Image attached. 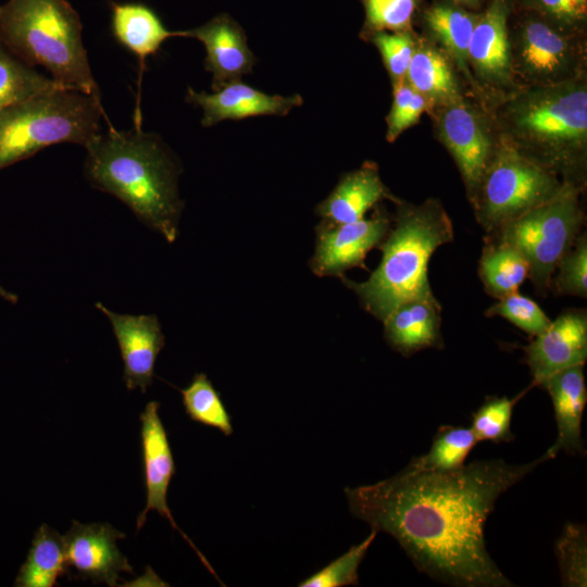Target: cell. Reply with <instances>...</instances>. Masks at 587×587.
<instances>
[{
	"instance_id": "obj_32",
	"label": "cell",
	"mask_w": 587,
	"mask_h": 587,
	"mask_svg": "<svg viewBox=\"0 0 587 587\" xmlns=\"http://www.w3.org/2000/svg\"><path fill=\"white\" fill-rule=\"evenodd\" d=\"M550 289L554 295L587 296V235L582 232L557 264Z\"/></svg>"
},
{
	"instance_id": "obj_33",
	"label": "cell",
	"mask_w": 587,
	"mask_h": 587,
	"mask_svg": "<svg viewBox=\"0 0 587 587\" xmlns=\"http://www.w3.org/2000/svg\"><path fill=\"white\" fill-rule=\"evenodd\" d=\"M377 532L370 535L359 545L352 546L346 553L328 565L302 580L300 587H341L358 584V569L364 559Z\"/></svg>"
},
{
	"instance_id": "obj_35",
	"label": "cell",
	"mask_w": 587,
	"mask_h": 587,
	"mask_svg": "<svg viewBox=\"0 0 587 587\" xmlns=\"http://www.w3.org/2000/svg\"><path fill=\"white\" fill-rule=\"evenodd\" d=\"M485 315L502 316L533 337L545 330L551 322L533 299L519 292L498 299L486 310Z\"/></svg>"
},
{
	"instance_id": "obj_7",
	"label": "cell",
	"mask_w": 587,
	"mask_h": 587,
	"mask_svg": "<svg viewBox=\"0 0 587 587\" xmlns=\"http://www.w3.org/2000/svg\"><path fill=\"white\" fill-rule=\"evenodd\" d=\"M565 184L499 136L491 159L469 200L478 224L485 233H490L551 200Z\"/></svg>"
},
{
	"instance_id": "obj_3",
	"label": "cell",
	"mask_w": 587,
	"mask_h": 587,
	"mask_svg": "<svg viewBox=\"0 0 587 587\" xmlns=\"http://www.w3.org/2000/svg\"><path fill=\"white\" fill-rule=\"evenodd\" d=\"M85 149V176L91 186L116 197L143 224L175 241L183 209L178 167L160 136L141 127L110 126Z\"/></svg>"
},
{
	"instance_id": "obj_24",
	"label": "cell",
	"mask_w": 587,
	"mask_h": 587,
	"mask_svg": "<svg viewBox=\"0 0 587 587\" xmlns=\"http://www.w3.org/2000/svg\"><path fill=\"white\" fill-rule=\"evenodd\" d=\"M528 273V263L520 251L504 241L486 235L478 262V275L489 296L498 300L519 292Z\"/></svg>"
},
{
	"instance_id": "obj_31",
	"label": "cell",
	"mask_w": 587,
	"mask_h": 587,
	"mask_svg": "<svg viewBox=\"0 0 587 587\" xmlns=\"http://www.w3.org/2000/svg\"><path fill=\"white\" fill-rule=\"evenodd\" d=\"M516 399L489 397L472 414L471 430L476 440L495 444L514 439L511 432L512 411Z\"/></svg>"
},
{
	"instance_id": "obj_29",
	"label": "cell",
	"mask_w": 587,
	"mask_h": 587,
	"mask_svg": "<svg viewBox=\"0 0 587 587\" xmlns=\"http://www.w3.org/2000/svg\"><path fill=\"white\" fill-rule=\"evenodd\" d=\"M190 420L218 429L225 436L233 433L230 416L205 374H196L188 387L179 390Z\"/></svg>"
},
{
	"instance_id": "obj_16",
	"label": "cell",
	"mask_w": 587,
	"mask_h": 587,
	"mask_svg": "<svg viewBox=\"0 0 587 587\" xmlns=\"http://www.w3.org/2000/svg\"><path fill=\"white\" fill-rule=\"evenodd\" d=\"M184 32L204 46L205 71L212 74V90L238 82L252 71L255 58L248 47L242 27L228 14L221 13L209 22Z\"/></svg>"
},
{
	"instance_id": "obj_20",
	"label": "cell",
	"mask_w": 587,
	"mask_h": 587,
	"mask_svg": "<svg viewBox=\"0 0 587 587\" xmlns=\"http://www.w3.org/2000/svg\"><path fill=\"white\" fill-rule=\"evenodd\" d=\"M544 387L552 401L557 423V439L546 451L550 459L563 451L583 453L582 419L587 401L584 365L570 366L548 377Z\"/></svg>"
},
{
	"instance_id": "obj_36",
	"label": "cell",
	"mask_w": 587,
	"mask_h": 587,
	"mask_svg": "<svg viewBox=\"0 0 587 587\" xmlns=\"http://www.w3.org/2000/svg\"><path fill=\"white\" fill-rule=\"evenodd\" d=\"M365 10L363 37L374 32H407L416 0H362Z\"/></svg>"
},
{
	"instance_id": "obj_22",
	"label": "cell",
	"mask_w": 587,
	"mask_h": 587,
	"mask_svg": "<svg viewBox=\"0 0 587 587\" xmlns=\"http://www.w3.org/2000/svg\"><path fill=\"white\" fill-rule=\"evenodd\" d=\"M440 312L438 301L410 300L399 304L383 321L386 341L404 357L427 348H442Z\"/></svg>"
},
{
	"instance_id": "obj_13",
	"label": "cell",
	"mask_w": 587,
	"mask_h": 587,
	"mask_svg": "<svg viewBox=\"0 0 587 587\" xmlns=\"http://www.w3.org/2000/svg\"><path fill=\"white\" fill-rule=\"evenodd\" d=\"M125 537L109 523L82 524L73 521L64 535L65 555L70 571L74 570L73 578L117 586L121 572L133 573L127 558L116 545Z\"/></svg>"
},
{
	"instance_id": "obj_25",
	"label": "cell",
	"mask_w": 587,
	"mask_h": 587,
	"mask_svg": "<svg viewBox=\"0 0 587 587\" xmlns=\"http://www.w3.org/2000/svg\"><path fill=\"white\" fill-rule=\"evenodd\" d=\"M404 79L433 104L462 96L448 57L425 41H416Z\"/></svg>"
},
{
	"instance_id": "obj_8",
	"label": "cell",
	"mask_w": 587,
	"mask_h": 587,
	"mask_svg": "<svg viewBox=\"0 0 587 587\" xmlns=\"http://www.w3.org/2000/svg\"><path fill=\"white\" fill-rule=\"evenodd\" d=\"M582 190L565 184L551 200L486 233L521 252L528 263V278L541 297L550 289L558 262L583 232Z\"/></svg>"
},
{
	"instance_id": "obj_23",
	"label": "cell",
	"mask_w": 587,
	"mask_h": 587,
	"mask_svg": "<svg viewBox=\"0 0 587 587\" xmlns=\"http://www.w3.org/2000/svg\"><path fill=\"white\" fill-rule=\"evenodd\" d=\"M60 576L72 574L65 555L64 536L41 524L37 529L25 562L14 580L15 587H52Z\"/></svg>"
},
{
	"instance_id": "obj_37",
	"label": "cell",
	"mask_w": 587,
	"mask_h": 587,
	"mask_svg": "<svg viewBox=\"0 0 587 587\" xmlns=\"http://www.w3.org/2000/svg\"><path fill=\"white\" fill-rule=\"evenodd\" d=\"M364 38L378 49L392 84L404 79L416 45L410 32H374Z\"/></svg>"
},
{
	"instance_id": "obj_1",
	"label": "cell",
	"mask_w": 587,
	"mask_h": 587,
	"mask_svg": "<svg viewBox=\"0 0 587 587\" xmlns=\"http://www.w3.org/2000/svg\"><path fill=\"white\" fill-rule=\"evenodd\" d=\"M475 461L447 472L401 470L372 485L346 488L350 512L392 536L415 567L459 587H511L487 551L484 528L499 497L540 463Z\"/></svg>"
},
{
	"instance_id": "obj_27",
	"label": "cell",
	"mask_w": 587,
	"mask_h": 587,
	"mask_svg": "<svg viewBox=\"0 0 587 587\" xmlns=\"http://www.w3.org/2000/svg\"><path fill=\"white\" fill-rule=\"evenodd\" d=\"M471 428L442 425L434 436L429 450L413 459L405 470L412 472H447L464 464L477 444Z\"/></svg>"
},
{
	"instance_id": "obj_39",
	"label": "cell",
	"mask_w": 587,
	"mask_h": 587,
	"mask_svg": "<svg viewBox=\"0 0 587 587\" xmlns=\"http://www.w3.org/2000/svg\"><path fill=\"white\" fill-rule=\"evenodd\" d=\"M0 299H4L8 302L16 303L18 298L15 294L8 291L2 286H0Z\"/></svg>"
},
{
	"instance_id": "obj_40",
	"label": "cell",
	"mask_w": 587,
	"mask_h": 587,
	"mask_svg": "<svg viewBox=\"0 0 587 587\" xmlns=\"http://www.w3.org/2000/svg\"><path fill=\"white\" fill-rule=\"evenodd\" d=\"M455 3H465L470 5H474L478 0H451Z\"/></svg>"
},
{
	"instance_id": "obj_9",
	"label": "cell",
	"mask_w": 587,
	"mask_h": 587,
	"mask_svg": "<svg viewBox=\"0 0 587 587\" xmlns=\"http://www.w3.org/2000/svg\"><path fill=\"white\" fill-rule=\"evenodd\" d=\"M509 43L516 87L555 85L585 74L586 48L545 18H526L509 35Z\"/></svg>"
},
{
	"instance_id": "obj_21",
	"label": "cell",
	"mask_w": 587,
	"mask_h": 587,
	"mask_svg": "<svg viewBox=\"0 0 587 587\" xmlns=\"http://www.w3.org/2000/svg\"><path fill=\"white\" fill-rule=\"evenodd\" d=\"M384 199L399 202L384 185L376 164L366 162L341 177L329 196L317 205L316 213L328 223H350L363 218Z\"/></svg>"
},
{
	"instance_id": "obj_26",
	"label": "cell",
	"mask_w": 587,
	"mask_h": 587,
	"mask_svg": "<svg viewBox=\"0 0 587 587\" xmlns=\"http://www.w3.org/2000/svg\"><path fill=\"white\" fill-rule=\"evenodd\" d=\"M425 23L463 75L475 83L469 66V46L477 17L464 9L448 3H435L425 12Z\"/></svg>"
},
{
	"instance_id": "obj_5",
	"label": "cell",
	"mask_w": 587,
	"mask_h": 587,
	"mask_svg": "<svg viewBox=\"0 0 587 587\" xmlns=\"http://www.w3.org/2000/svg\"><path fill=\"white\" fill-rule=\"evenodd\" d=\"M82 35L80 17L67 0L0 4V40L16 58L42 66L63 87L101 97Z\"/></svg>"
},
{
	"instance_id": "obj_4",
	"label": "cell",
	"mask_w": 587,
	"mask_h": 587,
	"mask_svg": "<svg viewBox=\"0 0 587 587\" xmlns=\"http://www.w3.org/2000/svg\"><path fill=\"white\" fill-rule=\"evenodd\" d=\"M453 225L437 199L421 204L397 203V214L379 245L382 260L370 277L342 283L359 297L364 310L384 321L410 300L437 302L428 280V262L442 245L453 240Z\"/></svg>"
},
{
	"instance_id": "obj_12",
	"label": "cell",
	"mask_w": 587,
	"mask_h": 587,
	"mask_svg": "<svg viewBox=\"0 0 587 587\" xmlns=\"http://www.w3.org/2000/svg\"><path fill=\"white\" fill-rule=\"evenodd\" d=\"M159 402L150 401L140 414L141 455L147 498L146 507L136 522L137 530L143 526L147 513L150 510L157 511L161 516L168 520L173 528L183 536L205 567L216 577L214 570L204 555L178 527L167 505V489L175 473V464L167 434L159 415Z\"/></svg>"
},
{
	"instance_id": "obj_30",
	"label": "cell",
	"mask_w": 587,
	"mask_h": 587,
	"mask_svg": "<svg viewBox=\"0 0 587 587\" xmlns=\"http://www.w3.org/2000/svg\"><path fill=\"white\" fill-rule=\"evenodd\" d=\"M563 586L585 587L587 584V533L579 524H567L555 544Z\"/></svg>"
},
{
	"instance_id": "obj_10",
	"label": "cell",
	"mask_w": 587,
	"mask_h": 587,
	"mask_svg": "<svg viewBox=\"0 0 587 587\" xmlns=\"http://www.w3.org/2000/svg\"><path fill=\"white\" fill-rule=\"evenodd\" d=\"M436 130L452 155L469 199L475 192L496 147L487 120L462 96L434 104Z\"/></svg>"
},
{
	"instance_id": "obj_18",
	"label": "cell",
	"mask_w": 587,
	"mask_h": 587,
	"mask_svg": "<svg viewBox=\"0 0 587 587\" xmlns=\"http://www.w3.org/2000/svg\"><path fill=\"white\" fill-rule=\"evenodd\" d=\"M508 15L507 0H492L488 9L478 15L471 36L469 66L478 83L489 87L503 88L513 85Z\"/></svg>"
},
{
	"instance_id": "obj_15",
	"label": "cell",
	"mask_w": 587,
	"mask_h": 587,
	"mask_svg": "<svg viewBox=\"0 0 587 587\" xmlns=\"http://www.w3.org/2000/svg\"><path fill=\"white\" fill-rule=\"evenodd\" d=\"M111 323L124 363L126 388H140L146 392L154 375L155 360L164 347V335L158 317L153 314H120L101 302L96 303Z\"/></svg>"
},
{
	"instance_id": "obj_17",
	"label": "cell",
	"mask_w": 587,
	"mask_h": 587,
	"mask_svg": "<svg viewBox=\"0 0 587 587\" xmlns=\"http://www.w3.org/2000/svg\"><path fill=\"white\" fill-rule=\"evenodd\" d=\"M186 101L202 109L201 124L204 127L226 120L259 115L285 116L303 103L300 95L270 96L241 80L227 84L212 93L196 91L189 87Z\"/></svg>"
},
{
	"instance_id": "obj_2",
	"label": "cell",
	"mask_w": 587,
	"mask_h": 587,
	"mask_svg": "<svg viewBox=\"0 0 587 587\" xmlns=\"http://www.w3.org/2000/svg\"><path fill=\"white\" fill-rule=\"evenodd\" d=\"M499 136L522 154L583 189L587 163L586 75L516 87L495 108Z\"/></svg>"
},
{
	"instance_id": "obj_11",
	"label": "cell",
	"mask_w": 587,
	"mask_h": 587,
	"mask_svg": "<svg viewBox=\"0 0 587 587\" xmlns=\"http://www.w3.org/2000/svg\"><path fill=\"white\" fill-rule=\"evenodd\" d=\"M392 218L377 208L369 218L334 224L323 221L316 228V247L310 266L319 276H345L352 267L366 268V254L387 236Z\"/></svg>"
},
{
	"instance_id": "obj_28",
	"label": "cell",
	"mask_w": 587,
	"mask_h": 587,
	"mask_svg": "<svg viewBox=\"0 0 587 587\" xmlns=\"http://www.w3.org/2000/svg\"><path fill=\"white\" fill-rule=\"evenodd\" d=\"M59 87L63 86L21 61L0 40V111Z\"/></svg>"
},
{
	"instance_id": "obj_14",
	"label": "cell",
	"mask_w": 587,
	"mask_h": 587,
	"mask_svg": "<svg viewBox=\"0 0 587 587\" xmlns=\"http://www.w3.org/2000/svg\"><path fill=\"white\" fill-rule=\"evenodd\" d=\"M523 349L534 385L541 386L548 377L570 366L584 365L587 359L586 310H564Z\"/></svg>"
},
{
	"instance_id": "obj_34",
	"label": "cell",
	"mask_w": 587,
	"mask_h": 587,
	"mask_svg": "<svg viewBox=\"0 0 587 587\" xmlns=\"http://www.w3.org/2000/svg\"><path fill=\"white\" fill-rule=\"evenodd\" d=\"M394 100L387 115L386 138L395 141L405 129L414 125L421 115L434 105L430 100L414 90L405 79L392 84Z\"/></svg>"
},
{
	"instance_id": "obj_6",
	"label": "cell",
	"mask_w": 587,
	"mask_h": 587,
	"mask_svg": "<svg viewBox=\"0 0 587 587\" xmlns=\"http://www.w3.org/2000/svg\"><path fill=\"white\" fill-rule=\"evenodd\" d=\"M107 118L101 97L59 87L0 111V171L49 146L84 148Z\"/></svg>"
},
{
	"instance_id": "obj_19",
	"label": "cell",
	"mask_w": 587,
	"mask_h": 587,
	"mask_svg": "<svg viewBox=\"0 0 587 587\" xmlns=\"http://www.w3.org/2000/svg\"><path fill=\"white\" fill-rule=\"evenodd\" d=\"M111 30L116 41L139 60L134 124L141 127L140 85L146 60L154 55L168 38L184 37V32L167 29L157 12L141 2H111Z\"/></svg>"
},
{
	"instance_id": "obj_38",
	"label": "cell",
	"mask_w": 587,
	"mask_h": 587,
	"mask_svg": "<svg viewBox=\"0 0 587 587\" xmlns=\"http://www.w3.org/2000/svg\"><path fill=\"white\" fill-rule=\"evenodd\" d=\"M532 4L545 20L569 33L586 21L587 0H532Z\"/></svg>"
}]
</instances>
